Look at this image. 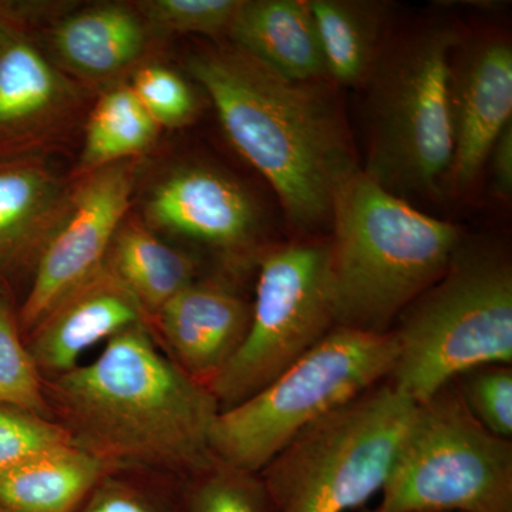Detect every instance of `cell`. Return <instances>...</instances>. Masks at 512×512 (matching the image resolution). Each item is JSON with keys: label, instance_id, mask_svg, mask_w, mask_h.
Returning a JSON list of instances; mask_svg holds the SVG:
<instances>
[{"label": "cell", "instance_id": "29", "mask_svg": "<svg viewBox=\"0 0 512 512\" xmlns=\"http://www.w3.org/2000/svg\"><path fill=\"white\" fill-rule=\"evenodd\" d=\"M67 443L69 434L57 421L0 406V473Z\"/></svg>", "mask_w": 512, "mask_h": 512}, {"label": "cell", "instance_id": "2", "mask_svg": "<svg viewBox=\"0 0 512 512\" xmlns=\"http://www.w3.org/2000/svg\"><path fill=\"white\" fill-rule=\"evenodd\" d=\"M187 69L292 228L313 235L332 227L336 194L360 168L329 80L288 79L228 40L191 53Z\"/></svg>", "mask_w": 512, "mask_h": 512}, {"label": "cell", "instance_id": "9", "mask_svg": "<svg viewBox=\"0 0 512 512\" xmlns=\"http://www.w3.org/2000/svg\"><path fill=\"white\" fill-rule=\"evenodd\" d=\"M256 266L247 338L210 386L221 410L274 382L336 326L329 237L266 248Z\"/></svg>", "mask_w": 512, "mask_h": 512}, {"label": "cell", "instance_id": "32", "mask_svg": "<svg viewBox=\"0 0 512 512\" xmlns=\"http://www.w3.org/2000/svg\"><path fill=\"white\" fill-rule=\"evenodd\" d=\"M365 512H377L376 510H372V511H365Z\"/></svg>", "mask_w": 512, "mask_h": 512}, {"label": "cell", "instance_id": "13", "mask_svg": "<svg viewBox=\"0 0 512 512\" xmlns=\"http://www.w3.org/2000/svg\"><path fill=\"white\" fill-rule=\"evenodd\" d=\"M453 163L447 183L466 190L487 163L495 140L512 123V49L500 36L461 40L448 79Z\"/></svg>", "mask_w": 512, "mask_h": 512}, {"label": "cell", "instance_id": "18", "mask_svg": "<svg viewBox=\"0 0 512 512\" xmlns=\"http://www.w3.org/2000/svg\"><path fill=\"white\" fill-rule=\"evenodd\" d=\"M227 39L288 79L329 80L308 0H241Z\"/></svg>", "mask_w": 512, "mask_h": 512}, {"label": "cell", "instance_id": "26", "mask_svg": "<svg viewBox=\"0 0 512 512\" xmlns=\"http://www.w3.org/2000/svg\"><path fill=\"white\" fill-rule=\"evenodd\" d=\"M178 484L150 474L110 471L76 512H178Z\"/></svg>", "mask_w": 512, "mask_h": 512}, {"label": "cell", "instance_id": "27", "mask_svg": "<svg viewBox=\"0 0 512 512\" xmlns=\"http://www.w3.org/2000/svg\"><path fill=\"white\" fill-rule=\"evenodd\" d=\"M127 84L160 128L185 127L197 117L198 100L190 83L156 59L141 64Z\"/></svg>", "mask_w": 512, "mask_h": 512}, {"label": "cell", "instance_id": "1", "mask_svg": "<svg viewBox=\"0 0 512 512\" xmlns=\"http://www.w3.org/2000/svg\"><path fill=\"white\" fill-rule=\"evenodd\" d=\"M45 393L74 446L113 470L181 483L217 460L220 404L165 355L150 326L117 333L93 362L45 379Z\"/></svg>", "mask_w": 512, "mask_h": 512}, {"label": "cell", "instance_id": "24", "mask_svg": "<svg viewBox=\"0 0 512 512\" xmlns=\"http://www.w3.org/2000/svg\"><path fill=\"white\" fill-rule=\"evenodd\" d=\"M0 406L52 419L40 375L20 330L18 313L0 292ZM53 420V419H52Z\"/></svg>", "mask_w": 512, "mask_h": 512}, {"label": "cell", "instance_id": "19", "mask_svg": "<svg viewBox=\"0 0 512 512\" xmlns=\"http://www.w3.org/2000/svg\"><path fill=\"white\" fill-rule=\"evenodd\" d=\"M103 266L133 293L151 320L200 278L197 259L167 244L134 212L121 222Z\"/></svg>", "mask_w": 512, "mask_h": 512}, {"label": "cell", "instance_id": "30", "mask_svg": "<svg viewBox=\"0 0 512 512\" xmlns=\"http://www.w3.org/2000/svg\"><path fill=\"white\" fill-rule=\"evenodd\" d=\"M488 160H491L495 190L501 197L510 198L512 192V123L508 124L495 140Z\"/></svg>", "mask_w": 512, "mask_h": 512}, {"label": "cell", "instance_id": "17", "mask_svg": "<svg viewBox=\"0 0 512 512\" xmlns=\"http://www.w3.org/2000/svg\"><path fill=\"white\" fill-rule=\"evenodd\" d=\"M43 156L0 158V279L35 271L73 190Z\"/></svg>", "mask_w": 512, "mask_h": 512}, {"label": "cell", "instance_id": "4", "mask_svg": "<svg viewBox=\"0 0 512 512\" xmlns=\"http://www.w3.org/2000/svg\"><path fill=\"white\" fill-rule=\"evenodd\" d=\"M456 26L423 23L383 47L367 83L366 165L383 190L410 202L443 194L453 163L448 79Z\"/></svg>", "mask_w": 512, "mask_h": 512}, {"label": "cell", "instance_id": "11", "mask_svg": "<svg viewBox=\"0 0 512 512\" xmlns=\"http://www.w3.org/2000/svg\"><path fill=\"white\" fill-rule=\"evenodd\" d=\"M141 158L76 178L69 205L33 271L18 320L28 335L43 316L104 264L121 222L133 208Z\"/></svg>", "mask_w": 512, "mask_h": 512}, {"label": "cell", "instance_id": "7", "mask_svg": "<svg viewBox=\"0 0 512 512\" xmlns=\"http://www.w3.org/2000/svg\"><path fill=\"white\" fill-rule=\"evenodd\" d=\"M414 402L383 382L299 433L261 471L272 512H348L383 490Z\"/></svg>", "mask_w": 512, "mask_h": 512}, {"label": "cell", "instance_id": "15", "mask_svg": "<svg viewBox=\"0 0 512 512\" xmlns=\"http://www.w3.org/2000/svg\"><path fill=\"white\" fill-rule=\"evenodd\" d=\"M252 303L220 278L195 279L151 320L165 355L208 387L224 372L251 325Z\"/></svg>", "mask_w": 512, "mask_h": 512}, {"label": "cell", "instance_id": "31", "mask_svg": "<svg viewBox=\"0 0 512 512\" xmlns=\"http://www.w3.org/2000/svg\"><path fill=\"white\" fill-rule=\"evenodd\" d=\"M0 512H8V511L2 510V508H0Z\"/></svg>", "mask_w": 512, "mask_h": 512}, {"label": "cell", "instance_id": "6", "mask_svg": "<svg viewBox=\"0 0 512 512\" xmlns=\"http://www.w3.org/2000/svg\"><path fill=\"white\" fill-rule=\"evenodd\" d=\"M397 355L393 330L375 335L335 326L274 382L221 410L211 431L214 457L259 473L315 421L386 382Z\"/></svg>", "mask_w": 512, "mask_h": 512}, {"label": "cell", "instance_id": "5", "mask_svg": "<svg viewBox=\"0 0 512 512\" xmlns=\"http://www.w3.org/2000/svg\"><path fill=\"white\" fill-rule=\"evenodd\" d=\"M387 382L423 402L461 373L512 363V264L507 249L461 242L436 284L397 318Z\"/></svg>", "mask_w": 512, "mask_h": 512}, {"label": "cell", "instance_id": "25", "mask_svg": "<svg viewBox=\"0 0 512 512\" xmlns=\"http://www.w3.org/2000/svg\"><path fill=\"white\" fill-rule=\"evenodd\" d=\"M157 42L175 36L227 37L241 0H138L133 2Z\"/></svg>", "mask_w": 512, "mask_h": 512}, {"label": "cell", "instance_id": "22", "mask_svg": "<svg viewBox=\"0 0 512 512\" xmlns=\"http://www.w3.org/2000/svg\"><path fill=\"white\" fill-rule=\"evenodd\" d=\"M83 144L70 178L141 158L156 146L161 128L127 83L97 94L83 126Z\"/></svg>", "mask_w": 512, "mask_h": 512}, {"label": "cell", "instance_id": "8", "mask_svg": "<svg viewBox=\"0 0 512 512\" xmlns=\"http://www.w3.org/2000/svg\"><path fill=\"white\" fill-rule=\"evenodd\" d=\"M377 512H512V441L468 409L456 382L414 404Z\"/></svg>", "mask_w": 512, "mask_h": 512}, {"label": "cell", "instance_id": "10", "mask_svg": "<svg viewBox=\"0 0 512 512\" xmlns=\"http://www.w3.org/2000/svg\"><path fill=\"white\" fill-rule=\"evenodd\" d=\"M94 99L0 0V158L60 150L83 130Z\"/></svg>", "mask_w": 512, "mask_h": 512}, {"label": "cell", "instance_id": "20", "mask_svg": "<svg viewBox=\"0 0 512 512\" xmlns=\"http://www.w3.org/2000/svg\"><path fill=\"white\" fill-rule=\"evenodd\" d=\"M113 468L73 443L0 473V508L8 512H76Z\"/></svg>", "mask_w": 512, "mask_h": 512}, {"label": "cell", "instance_id": "14", "mask_svg": "<svg viewBox=\"0 0 512 512\" xmlns=\"http://www.w3.org/2000/svg\"><path fill=\"white\" fill-rule=\"evenodd\" d=\"M53 62L97 96L154 59L157 40L133 2L76 6L39 36Z\"/></svg>", "mask_w": 512, "mask_h": 512}, {"label": "cell", "instance_id": "3", "mask_svg": "<svg viewBox=\"0 0 512 512\" xmlns=\"http://www.w3.org/2000/svg\"><path fill=\"white\" fill-rule=\"evenodd\" d=\"M330 281L340 328L384 335L447 271L460 228L383 190L362 168L333 202Z\"/></svg>", "mask_w": 512, "mask_h": 512}, {"label": "cell", "instance_id": "16", "mask_svg": "<svg viewBox=\"0 0 512 512\" xmlns=\"http://www.w3.org/2000/svg\"><path fill=\"white\" fill-rule=\"evenodd\" d=\"M151 319L133 293L104 266L77 285L28 333L30 355L43 379H53L80 365L97 343Z\"/></svg>", "mask_w": 512, "mask_h": 512}, {"label": "cell", "instance_id": "28", "mask_svg": "<svg viewBox=\"0 0 512 512\" xmlns=\"http://www.w3.org/2000/svg\"><path fill=\"white\" fill-rule=\"evenodd\" d=\"M458 390L470 412L495 436L512 437V367L485 365L461 373Z\"/></svg>", "mask_w": 512, "mask_h": 512}, {"label": "cell", "instance_id": "12", "mask_svg": "<svg viewBox=\"0 0 512 512\" xmlns=\"http://www.w3.org/2000/svg\"><path fill=\"white\" fill-rule=\"evenodd\" d=\"M140 218L154 232L205 245L229 266L256 265L266 249L254 198L211 165L183 164L161 175L144 194Z\"/></svg>", "mask_w": 512, "mask_h": 512}, {"label": "cell", "instance_id": "23", "mask_svg": "<svg viewBox=\"0 0 512 512\" xmlns=\"http://www.w3.org/2000/svg\"><path fill=\"white\" fill-rule=\"evenodd\" d=\"M178 512H272L259 473L215 460L178 484Z\"/></svg>", "mask_w": 512, "mask_h": 512}, {"label": "cell", "instance_id": "21", "mask_svg": "<svg viewBox=\"0 0 512 512\" xmlns=\"http://www.w3.org/2000/svg\"><path fill=\"white\" fill-rule=\"evenodd\" d=\"M333 84L367 83L383 50L386 6L367 0H308Z\"/></svg>", "mask_w": 512, "mask_h": 512}]
</instances>
